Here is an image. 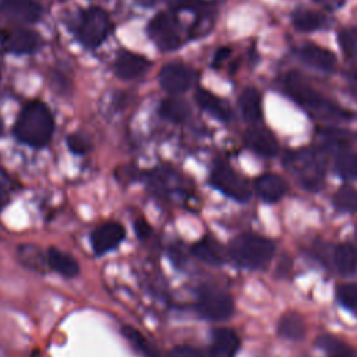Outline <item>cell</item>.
I'll return each mask as SVG.
<instances>
[{
	"label": "cell",
	"instance_id": "12",
	"mask_svg": "<svg viewBox=\"0 0 357 357\" xmlns=\"http://www.w3.org/2000/svg\"><path fill=\"white\" fill-rule=\"evenodd\" d=\"M1 43L3 47L13 54H26L32 53L38 47L39 38L33 31L25 28H15L4 32Z\"/></svg>",
	"mask_w": 357,
	"mask_h": 357
},
{
	"label": "cell",
	"instance_id": "22",
	"mask_svg": "<svg viewBox=\"0 0 357 357\" xmlns=\"http://www.w3.org/2000/svg\"><path fill=\"white\" fill-rule=\"evenodd\" d=\"M238 106L241 114L248 121H258L262 117V99L261 93L255 88H247L238 98Z\"/></svg>",
	"mask_w": 357,
	"mask_h": 357
},
{
	"label": "cell",
	"instance_id": "27",
	"mask_svg": "<svg viewBox=\"0 0 357 357\" xmlns=\"http://www.w3.org/2000/svg\"><path fill=\"white\" fill-rule=\"evenodd\" d=\"M121 335L127 339V342H130V344L135 350H138L144 356H146V357H159L156 350L148 343V340L142 336V333L138 332L135 328H132L130 325H123L121 326Z\"/></svg>",
	"mask_w": 357,
	"mask_h": 357
},
{
	"label": "cell",
	"instance_id": "8",
	"mask_svg": "<svg viewBox=\"0 0 357 357\" xmlns=\"http://www.w3.org/2000/svg\"><path fill=\"white\" fill-rule=\"evenodd\" d=\"M211 184L236 201L244 202L250 198V190L245 180L226 163H218L213 167L211 173Z\"/></svg>",
	"mask_w": 357,
	"mask_h": 357
},
{
	"label": "cell",
	"instance_id": "13",
	"mask_svg": "<svg viewBox=\"0 0 357 357\" xmlns=\"http://www.w3.org/2000/svg\"><path fill=\"white\" fill-rule=\"evenodd\" d=\"M0 11L13 21L33 24L40 17V6L33 0H1Z\"/></svg>",
	"mask_w": 357,
	"mask_h": 357
},
{
	"label": "cell",
	"instance_id": "33",
	"mask_svg": "<svg viewBox=\"0 0 357 357\" xmlns=\"http://www.w3.org/2000/svg\"><path fill=\"white\" fill-rule=\"evenodd\" d=\"M67 145L71 152L74 153H85L89 151L91 144L89 141L79 134H71L67 137Z\"/></svg>",
	"mask_w": 357,
	"mask_h": 357
},
{
	"label": "cell",
	"instance_id": "40",
	"mask_svg": "<svg viewBox=\"0 0 357 357\" xmlns=\"http://www.w3.org/2000/svg\"><path fill=\"white\" fill-rule=\"evenodd\" d=\"M315 1H322V0H315Z\"/></svg>",
	"mask_w": 357,
	"mask_h": 357
},
{
	"label": "cell",
	"instance_id": "17",
	"mask_svg": "<svg viewBox=\"0 0 357 357\" xmlns=\"http://www.w3.org/2000/svg\"><path fill=\"white\" fill-rule=\"evenodd\" d=\"M240 347L237 333L227 328H218L212 333L211 357H234Z\"/></svg>",
	"mask_w": 357,
	"mask_h": 357
},
{
	"label": "cell",
	"instance_id": "10",
	"mask_svg": "<svg viewBox=\"0 0 357 357\" xmlns=\"http://www.w3.org/2000/svg\"><path fill=\"white\" fill-rule=\"evenodd\" d=\"M124 227L117 222L100 225L91 236V244L96 255H103L116 248L124 238Z\"/></svg>",
	"mask_w": 357,
	"mask_h": 357
},
{
	"label": "cell",
	"instance_id": "37",
	"mask_svg": "<svg viewBox=\"0 0 357 357\" xmlns=\"http://www.w3.org/2000/svg\"><path fill=\"white\" fill-rule=\"evenodd\" d=\"M230 54V49L229 47H220L216 53H215V57H213V66H219L222 64V61L225 59H227V56Z\"/></svg>",
	"mask_w": 357,
	"mask_h": 357
},
{
	"label": "cell",
	"instance_id": "26",
	"mask_svg": "<svg viewBox=\"0 0 357 357\" xmlns=\"http://www.w3.org/2000/svg\"><path fill=\"white\" fill-rule=\"evenodd\" d=\"M318 340L325 350L326 357H357V351L351 346L335 336L324 335Z\"/></svg>",
	"mask_w": 357,
	"mask_h": 357
},
{
	"label": "cell",
	"instance_id": "14",
	"mask_svg": "<svg viewBox=\"0 0 357 357\" xmlns=\"http://www.w3.org/2000/svg\"><path fill=\"white\" fill-rule=\"evenodd\" d=\"M300 59L308 64L310 67H314L321 71L331 73L336 67V56L326 47L318 46L315 43H305L300 52H298Z\"/></svg>",
	"mask_w": 357,
	"mask_h": 357
},
{
	"label": "cell",
	"instance_id": "31",
	"mask_svg": "<svg viewBox=\"0 0 357 357\" xmlns=\"http://www.w3.org/2000/svg\"><path fill=\"white\" fill-rule=\"evenodd\" d=\"M339 303L347 310H357V283H344L336 289Z\"/></svg>",
	"mask_w": 357,
	"mask_h": 357
},
{
	"label": "cell",
	"instance_id": "32",
	"mask_svg": "<svg viewBox=\"0 0 357 357\" xmlns=\"http://www.w3.org/2000/svg\"><path fill=\"white\" fill-rule=\"evenodd\" d=\"M339 45L347 57H354L357 54V29H342Z\"/></svg>",
	"mask_w": 357,
	"mask_h": 357
},
{
	"label": "cell",
	"instance_id": "18",
	"mask_svg": "<svg viewBox=\"0 0 357 357\" xmlns=\"http://www.w3.org/2000/svg\"><path fill=\"white\" fill-rule=\"evenodd\" d=\"M194 96H195L198 106L201 109H204L205 112H208L209 114H212L213 117H216L218 120L229 121L231 119V109H230L229 103L226 100L220 99L219 96L213 95L212 92H209L204 88H198Z\"/></svg>",
	"mask_w": 357,
	"mask_h": 357
},
{
	"label": "cell",
	"instance_id": "9",
	"mask_svg": "<svg viewBox=\"0 0 357 357\" xmlns=\"http://www.w3.org/2000/svg\"><path fill=\"white\" fill-rule=\"evenodd\" d=\"M194 79L195 73L181 63H169L165 67H162L159 73L160 86L172 95L185 92L192 85Z\"/></svg>",
	"mask_w": 357,
	"mask_h": 357
},
{
	"label": "cell",
	"instance_id": "1",
	"mask_svg": "<svg viewBox=\"0 0 357 357\" xmlns=\"http://www.w3.org/2000/svg\"><path fill=\"white\" fill-rule=\"evenodd\" d=\"M54 130L50 109L39 100L28 103L14 124L15 138L29 146L42 148L49 144Z\"/></svg>",
	"mask_w": 357,
	"mask_h": 357
},
{
	"label": "cell",
	"instance_id": "24",
	"mask_svg": "<svg viewBox=\"0 0 357 357\" xmlns=\"http://www.w3.org/2000/svg\"><path fill=\"white\" fill-rule=\"evenodd\" d=\"M159 113L163 119H166L169 121L183 123L184 120H187V117L190 114V107L183 99L173 95V96L162 100Z\"/></svg>",
	"mask_w": 357,
	"mask_h": 357
},
{
	"label": "cell",
	"instance_id": "15",
	"mask_svg": "<svg viewBox=\"0 0 357 357\" xmlns=\"http://www.w3.org/2000/svg\"><path fill=\"white\" fill-rule=\"evenodd\" d=\"M245 144L250 149L261 156H273L278 153L279 145L275 135L264 127H251L245 132Z\"/></svg>",
	"mask_w": 357,
	"mask_h": 357
},
{
	"label": "cell",
	"instance_id": "39",
	"mask_svg": "<svg viewBox=\"0 0 357 357\" xmlns=\"http://www.w3.org/2000/svg\"><path fill=\"white\" fill-rule=\"evenodd\" d=\"M138 4H141V6H144V7H151V6H153L155 3H156V0H135Z\"/></svg>",
	"mask_w": 357,
	"mask_h": 357
},
{
	"label": "cell",
	"instance_id": "29",
	"mask_svg": "<svg viewBox=\"0 0 357 357\" xmlns=\"http://www.w3.org/2000/svg\"><path fill=\"white\" fill-rule=\"evenodd\" d=\"M333 205L342 212H357V190L351 185H342L333 195Z\"/></svg>",
	"mask_w": 357,
	"mask_h": 357
},
{
	"label": "cell",
	"instance_id": "19",
	"mask_svg": "<svg viewBox=\"0 0 357 357\" xmlns=\"http://www.w3.org/2000/svg\"><path fill=\"white\" fill-rule=\"evenodd\" d=\"M47 265L64 278H74L79 272V265L77 259L54 247L47 250Z\"/></svg>",
	"mask_w": 357,
	"mask_h": 357
},
{
	"label": "cell",
	"instance_id": "38",
	"mask_svg": "<svg viewBox=\"0 0 357 357\" xmlns=\"http://www.w3.org/2000/svg\"><path fill=\"white\" fill-rule=\"evenodd\" d=\"M6 201H7V194H6L4 188L0 185V209L4 206Z\"/></svg>",
	"mask_w": 357,
	"mask_h": 357
},
{
	"label": "cell",
	"instance_id": "20",
	"mask_svg": "<svg viewBox=\"0 0 357 357\" xmlns=\"http://www.w3.org/2000/svg\"><path fill=\"white\" fill-rule=\"evenodd\" d=\"M291 22L301 32H312L325 26L326 17L315 10L296 8L291 14Z\"/></svg>",
	"mask_w": 357,
	"mask_h": 357
},
{
	"label": "cell",
	"instance_id": "35",
	"mask_svg": "<svg viewBox=\"0 0 357 357\" xmlns=\"http://www.w3.org/2000/svg\"><path fill=\"white\" fill-rule=\"evenodd\" d=\"M205 6L204 0H177L173 6L174 11L180 10H191V11H199Z\"/></svg>",
	"mask_w": 357,
	"mask_h": 357
},
{
	"label": "cell",
	"instance_id": "21",
	"mask_svg": "<svg viewBox=\"0 0 357 357\" xmlns=\"http://www.w3.org/2000/svg\"><path fill=\"white\" fill-rule=\"evenodd\" d=\"M278 333L289 340H300L305 335V324L300 314L289 311L278 322Z\"/></svg>",
	"mask_w": 357,
	"mask_h": 357
},
{
	"label": "cell",
	"instance_id": "28",
	"mask_svg": "<svg viewBox=\"0 0 357 357\" xmlns=\"http://www.w3.org/2000/svg\"><path fill=\"white\" fill-rule=\"evenodd\" d=\"M335 170L343 180L357 178V153L342 152L337 155L335 162Z\"/></svg>",
	"mask_w": 357,
	"mask_h": 357
},
{
	"label": "cell",
	"instance_id": "36",
	"mask_svg": "<svg viewBox=\"0 0 357 357\" xmlns=\"http://www.w3.org/2000/svg\"><path fill=\"white\" fill-rule=\"evenodd\" d=\"M134 230L139 238H146L151 234V226L144 219H138L134 223Z\"/></svg>",
	"mask_w": 357,
	"mask_h": 357
},
{
	"label": "cell",
	"instance_id": "41",
	"mask_svg": "<svg viewBox=\"0 0 357 357\" xmlns=\"http://www.w3.org/2000/svg\"><path fill=\"white\" fill-rule=\"evenodd\" d=\"M0 130H1V126H0Z\"/></svg>",
	"mask_w": 357,
	"mask_h": 357
},
{
	"label": "cell",
	"instance_id": "2",
	"mask_svg": "<svg viewBox=\"0 0 357 357\" xmlns=\"http://www.w3.org/2000/svg\"><path fill=\"white\" fill-rule=\"evenodd\" d=\"M283 86L286 93L303 109L322 119H347L350 114L347 110L340 109L332 103L321 92L312 88L304 77L297 71H289L283 78Z\"/></svg>",
	"mask_w": 357,
	"mask_h": 357
},
{
	"label": "cell",
	"instance_id": "11",
	"mask_svg": "<svg viewBox=\"0 0 357 357\" xmlns=\"http://www.w3.org/2000/svg\"><path fill=\"white\" fill-rule=\"evenodd\" d=\"M149 67L151 63L148 59L128 50L120 52L114 61V73L121 79L139 78L148 71Z\"/></svg>",
	"mask_w": 357,
	"mask_h": 357
},
{
	"label": "cell",
	"instance_id": "34",
	"mask_svg": "<svg viewBox=\"0 0 357 357\" xmlns=\"http://www.w3.org/2000/svg\"><path fill=\"white\" fill-rule=\"evenodd\" d=\"M165 357H204V354L192 346L180 344L169 350V353Z\"/></svg>",
	"mask_w": 357,
	"mask_h": 357
},
{
	"label": "cell",
	"instance_id": "6",
	"mask_svg": "<svg viewBox=\"0 0 357 357\" xmlns=\"http://www.w3.org/2000/svg\"><path fill=\"white\" fill-rule=\"evenodd\" d=\"M112 29L107 14L99 7H91L81 15L77 35L85 47H98L106 40Z\"/></svg>",
	"mask_w": 357,
	"mask_h": 357
},
{
	"label": "cell",
	"instance_id": "5",
	"mask_svg": "<svg viewBox=\"0 0 357 357\" xmlns=\"http://www.w3.org/2000/svg\"><path fill=\"white\" fill-rule=\"evenodd\" d=\"M197 311L201 317L209 321H225L231 317L234 311V304L231 297L215 287V286H201L197 296Z\"/></svg>",
	"mask_w": 357,
	"mask_h": 357
},
{
	"label": "cell",
	"instance_id": "23",
	"mask_svg": "<svg viewBox=\"0 0 357 357\" xmlns=\"http://www.w3.org/2000/svg\"><path fill=\"white\" fill-rule=\"evenodd\" d=\"M333 262L342 275H353L357 271V250L349 243L336 245L333 252Z\"/></svg>",
	"mask_w": 357,
	"mask_h": 357
},
{
	"label": "cell",
	"instance_id": "30",
	"mask_svg": "<svg viewBox=\"0 0 357 357\" xmlns=\"http://www.w3.org/2000/svg\"><path fill=\"white\" fill-rule=\"evenodd\" d=\"M39 251H40L39 248H36L35 245H31V244L21 245L18 248L20 261L31 269H36V271L43 269V257Z\"/></svg>",
	"mask_w": 357,
	"mask_h": 357
},
{
	"label": "cell",
	"instance_id": "16",
	"mask_svg": "<svg viewBox=\"0 0 357 357\" xmlns=\"http://www.w3.org/2000/svg\"><path fill=\"white\" fill-rule=\"evenodd\" d=\"M255 190L265 202H276L287 192V183L275 173H264L255 178Z\"/></svg>",
	"mask_w": 357,
	"mask_h": 357
},
{
	"label": "cell",
	"instance_id": "4",
	"mask_svg": "<svg viewBox=\"0 0 357 357\" xmlns=\"http://www.w3.org/2000/svg\"><path fill=\"white\" fill-rule=\"evenodd\" d=\"M286 166L301 187L310 191L321 188L325 178V165L315 151L301 149L290 153Z\"/></svg>",
	"mask_w": 357,
	"mask_h": 357
},
{
	"label": "cell",
	"instance_id": "3",
	"mask_svg": "<svg viewBox=\"0 0 357 357\" xmlns=\"http://www.w3.org/2000/svg\"><path fill=\"white\" fill-rule=\"evenodd\" d=\"M275 244L259 234L243 233L229 244L230 258L243 268L257 269L264 266L273 255Z\"/></svg>",
	"mask_w": 357,
	"mask_h": 357
},
{
	"label": "cell",
	"instance_id": "25",
	"mask_svg": "<svg viewBox=\"0 0 357 357\" xmlns=\"http://www.w3.org/2000/svg\"><path fill=\"white\" fill-rule=\"evenodd\" d=\"M192 254L205 264L209 265H220L223 262V255L220 247L211 238L204 237L198 243L192 245Z\"/></svg>",
	"mask_w": 357,
	"mask_h": 357
},
{
	"label": "cell",
	"instance_id": "7",
	"mask_svg": "<svg viewBox=\"0 0 357 357\" xmlns=\"http://www.w3.org/2000/svg\"><path fill=\"white\" fill-rule=\"evenodd\" d=\"M148 35L163 52L174 50L181 45L177 20L167 13H159L149 21Z\"/></svg>",
	"mask_w": 357,
	"mask_h": 357
}]
</instances>
